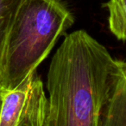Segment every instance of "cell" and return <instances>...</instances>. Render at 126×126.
<instances>
[{"instance_id": "1", "label": "cell", "mask_w": 126, "mask_h": 126, "mask_svg": "<svg viewBox=\"0 0 126 126\" xmlns=\"http://www.w3.org/2000/svg\"><path fill=\"white\" fill-rule=\"evenodd\" d=\"M125 66V62L113 58L86 30L66 35L49 64L42 126H102Z\"/></svg>"}, {"instance_id": "2", "label": "cell", "mask_w": 126, "mask_h": 126, "mask_svg": "<svg viewBox=\"0 0 126 126\" xmlns=\"http://www.w3.org/2000/svg\"><path fill=\"white\" fill-rule=\"evenodd\" d=\"M74 23L61 0H22L9 32L0 85L10 90L36 70Z\"/></svg>"}, {"instance_id": "3", "label": "cell", "mask_w": 126, "mask_h": 126, "mask_svg": "<svg viewBox=\"0 0 126 126\" xmlns=\"http://www.w3.org/2000/svg\"><path fill=\"white\" fill-rule=\"evenodd\" d=\"M48 102L42 78L35 70L15 88L3 89L0 126H42Z\"/></svg>"}, {"instance_id": "4", "label": "cell", "mask_w": 126, "mask_h": 126, "mask_svg": "<svg viewBox=\"0 0 126 126\" xmlns=\"http://www.w3.org/2000/svg\"><path fill=\"white\" fill-rule=\"evenodd\" d=\"M21 2L22 0H0V80L3 75L7 38Z\"/></svg>"}, {"instance_id": "5", "label": "cell", "mask_w": 126, "mask_h": 126, "mask_svg": "<svg viewBox=\"0 0 126 126\" xmlns=\"http://www.w3.org/2000/svg\"><path fill=\"white\" fill-rule=\"evenodd\" d=\"M109 11V28L117 39L126 41V0H109L104 4Z\"/></svg>"}, {"instance_id": "6", "label": "cell", "mask_w": 126, "mask_h": 126, "mask_svg": "<svg viewBox=\"0 0 126 126\" xmlns=\"http://www.w3.org/2000/svg\"><path fill=\"white\" fill-rule=\"evenodd\" d=\"M3 88L0 85V111H1L2 102H3Z\"/></svg>"}]
</instances>
